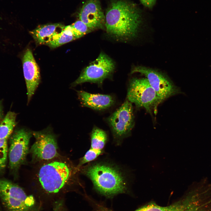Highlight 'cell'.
Returning <instances> with one entry per match:
<instances>
[{
    "instance_id": "obj_1",
    "label": "cell",
    "mask_w": 211,
    "mask_h": 211,
    "mask_svg": "<svg viewBox=\"0 0 211 211\" xmlns=\"http://www.w3.org/2000/svg\"><path fill=\"white\" fill-rule=\"evenodd\" d=\"M77 169L91 181L98 192L106 197H112L128 190L127 175L117 165L98 161L90 162Z\"/></svg>"
},
{
    "instance_id": "obj_2",
    "label": "cell",
    "mask_w": 211,
    "mask_h": 211,
    "mask_svg": "<svg viewBox=\"0 0 211 211\" xmlns=\"http://www.w3.org/2000/svg\"><path fill=\"white\" fill-rule=\"evenodd\" d=\"M105 26L115 38L129 39L137 35L142 21V12L137 5L127 0H114L107 10Z\"/></svg>"
},
{
    "instance_id": "obj_3",
    "label": "cell",
    "mask_w": 211,
    "mask_h": 211,
    "mask_svg": "<svg viewBox=\"0 0 211 211\" xmlns=\"http://www.w3.org/2000/svg\"><path fill=\"white\" fill-rule=\"evenodd\" d=\"M76 167H71L61 161H53L42 165L37 175L38 182L43 190L50 193L59 192L69 182H76Z\"/></svg>"
},
{
    "instance_id": "obj_4",
    "label": "cell",
    "mask_w": 211,
    "mask_h": 211,
    "mask_svg": "<svg viewBox=\"0 0 211 211\" xmlns=\"http://www.w3.org/2000/svg\"><path fill=\"white\" fill-rule=\"evenodd\" d=\"M135 211H211V204L201 188L192 186L183 197L170 205L161 206L152 202Z\"/></svg>"
},
{
    "instance_id": "obj_5",
    "label": "cell",
    "mask_w": 211,
    "mask_h": 211,
    "mask_svg": "<svg viewBox=\"0 0 211 211\" xmlns=\"http://www.w3.org/2000/svg\"><path fill=\"white\" fill-rule=\"evenodd\" d=\"M127 99L138 108H143L151 115L157 112L161 103L156 94L145 77L133 78L130 82Z\"/></svg>"
},
{
    "instance_id": "obj_6",
    "label": "cell",
    "mask_w": 211,
    "mask_h": 211,
    "mask_svg": "<svg viewBox=\"0 0 211 211\" xmlns=\"http://www.w3.org/2000/svg\"><path fill=\"white\" fill-rule=\"evenodd\" d=\"M0 198L8 211H32L35 200L19 186L7 179H0Z\"/></svg>"
},
{
    "instance_id": "obj_7",
    "label": "cell",
    "mask_w": 211,
    "mask_h": 211,
    "mask_svg": "<svg viewBox=\"0 0 211 211\" xmlns=\"http://www.w3.org/2000/svg\"><path fill=\"white\" fill-rule=\"evenodd\" d=\"M116 143L120 144L129 136L135 125V117L132 103L127 99L107 119Z\"/></svg>"
},
{
    "instance_id": "obj_8",
    "label": "cell",
    "mask_w": 211,
    "mask_h": 211,
    "mask_svg": "<svg viewBox=\"0 0 211 211\" xmlns=\"http://www.w3.org/2000/svg\"><path fill=\"white\" fill-rule=\"evenodd\" d=\"M114 69L112 60L101 52L95 60L84 69L78 78L72 83L71 86L74 87L86 82L101 86L105 79L110 77Z\"/></svg>"
},
{
    "instance_id": "obj_9",
    "label": "cell",
    "mask_w": 211,
    "mask_h": 211,
    "mask_svg": "<svg viewBox=\"0 0 211 211\" xmlns=\"http://www.w3.org/2000/svg\"><path fill=\"white\" fill-rule=\"evenodd\" d=\"M32 133L24 128L13 131L8 140V166L16 172L25 161L28 152L30 140Z\"/></svg>"
},
{
    "instance_id": "obj_10",
    "label": "cell",
    "mask_w": 211,
    "mask_h": 211,
    "mask_svg": "<svg viewBox=\"0 0 211 211\" xmlns=\"http://www.w3.org/2000/svg\"><path fill=\"white\" fill-rule=\"evenodd\" d=\"M132 73H139L144 76L155 91L161 103L168 98L181 93L179 88L164 74L144 66H138Z\"/></svg>"
},
{
    "instance_id": "obj_11",
    "label": "cell",
    "mask_w": 211,
    "mask_h": 211,
    "mask_svg": "<svg viewBox=\"0 0 211 211\" xmlns=\"http://www.w3.org/2000/svg\"><path fill=\"white\" fill-rule=\"evenodd\" d=\"M32 135L35 139L30 150L33 162L49 160L59 156L56 137L50 128L33 132Z\"/></svg>"
},
{
    "instance_id": "obj_12",
    "label": "cell",
    "mask_w": 211,
    "mask_h": 211,
    "mask_svg": "<svg viewBox=\"0 0 211 211\" xmlns=\"http://www.w3.org/2000/svg\"><path fill=\"white\" fill-rule=\"evenodd\" d=\"M22 62L27 90L28 104L40 83V70L32 51L29 48L27 49L25 52Z\"/></svg>"
},
{
    "instance_id": "obj_13",
    "label": "cell",
    "mask_w": 211,
    "mask_h": 211,
    "mask_svg": "<svg viewBox=\"0 0 211 211\" xmlns=\"http://www.w3.org/2000/svg\"><path fill=\"white\" fill-rule=\"evenodd\" d=\"M80 20L90 30L104 28L106 19L99 0H88L79 14Z\"/></svg>"
},
{
    "instance_id": "obj_14",
    "label": "cell",
    "mask_w": 211,
    "mask_h": 211,
    "mask_svg": "<svg viewBox=\"0 0 211 211\" xmlns=\"http://www.w3.org/2000/svg\"><path fill=\"white\" fill-rule=\"evenodd\" d=\"M77 94L82 106L93 110H102L112 106L115 99L110 95L91 93L83 90L77 91Z\"/></svg>"
},
{
    "instance_id": "obj_15",
    "label": "cell",
    "mask_w": 211,
    "mask_h": 211,
    "mask_svg": "<svg viewBox=\"0 0 211 211\" xmlns=\"http://www.w3.org/2000/svg\"><path fill=\"white\" fill-rule=\"evenodd\" d=\"M64 26L59 23L44 24L38 26L30 33L37 44L45 45L61 31Z\"/></svg>"
},
{
    "instance_id": "obj_16",
    "label": "cell",
    "mask_w": 211,
    "mask_h": 211,
    "mask_svg": "<svg viewBox=\"0 0 211 211\" xmlns=\"http://www.w3.org/2000/svg\"><path fill=\"white\" fill-rule=\"evenodd\" d=\"M90 149L102 154L108 140L106 132L97 127H94L90 134Z\"/></svg>"
},
{
    "instance_id": "obj_17",
    "label": "cell",
    "mask_w": 211,
    "mask_h": 211,
    "mask_svg": "<svg viewBox=\"0 0 211 211\" xmlns=\"http://www.w3.org/2000/svg\"><path fill=\"white\" fill-rule=\"evenodd\" d=\"M76 39L71 25L64 26L62 30L57 33L47 42L46 45L51 48H55Z\"/></svg>"
},
{
    "instance_id": "obj_18",
    "label": "cell",
    "mask_w": 211,
    "mask_h": 211,
    "mask_svg": "<svg viewBox=\"0 0 211 211\" xmlns=\"http://www.w3.org/2000/svg\"><path fill=\"white\" fill-rule=\"evenodd\" d=\"M16 114L9 111L0 121V139H9L17 125Z\"/></svg>"
},
{
    "instance_id": "obj_19",
    "label": "cell",
    "mask_w": 211,
    "mask_h": 211,
    "mask_svg": "<svg viewBox=\"0 0 211 211\" xmlns=\"http://www.w3.org/2000/svg\"><path fill=\"white\" fill-rule=\"evenodd\" d=\"M71 25L76 39L81 38L91 30L86 24L80 20L76 21Z\"/></svg>"
},
{
    "instance_id": "obj_20",
    "label": "cell",
    "mask_w": 211,
    "mask_h": 211,
    "mask_svg": "<svg viewBox=\"0 0 211 211\" xmlns=\"http://www.w3.org/2000/svg\"><path fill=\"white\" fill-rule=\"evenodd\" d=\"M145 7L150 9H152L156 3V0H139Z\"/></svg>"
},
{
    "instance_id": "obj_21",
    "label": "cell",
    "mask_w": 211,
    "mask_h": 211,
    "mask_svg": "<svg viewBox=\"0 0 211 211\" xmlns=\"http://www.w3.org/2000/svg\"><path fill=\"white\" fill-rule=\"evenodd\" d=\"M63 202L60 200L56 202L54 204L52 211H64Z\"/></svg>"
},
{
    "instance_id": "obj_22",
    "label": "cell",
    "mask_w": 211,
    "mask_h": 211,
    "mask_svg": "<svg viewBox=\"0 0 211 211\" xmlns=\"http://www.w3.org/2000/svg\"><path fill=\"white\" fill-rule=\"evenodd\" d=\"M4 117L2 106L1 103L0 101V121L2 120Z\"/></svg>"
}]
</instances>
